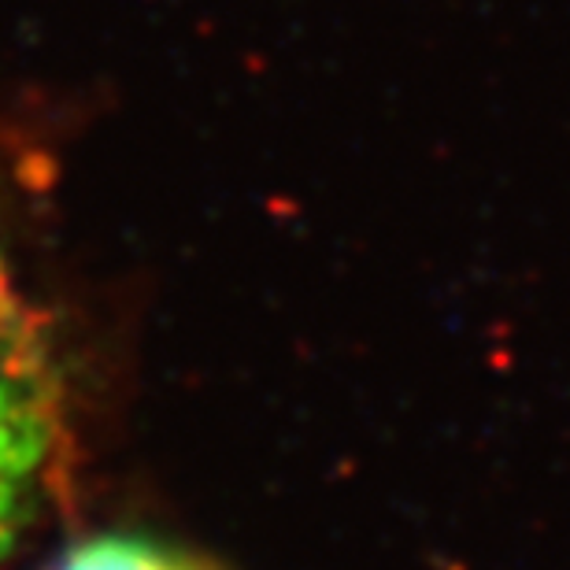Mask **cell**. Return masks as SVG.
I'll use <instances>...</instances> for the list:
<instances>
[{"label":"cell","mask_w":570,"mask_h":570,"mask_svg":"<svg viewBox=\"0 0 570 570\" xmlns=\"http://www.w3.org/2000/svg\"><path fill=\"white\" fill-rule=\"evenodd\" d=\"M60 570H204V567L148 541L100 538L67 556Z\"/></svg>","instance_id":"2"},{"label":"cell","mask_w":570,"mask_h":570,"mask_svg":"<svg viewBox=\"0 0 570 570\" xmlns=\"http://www.w3.org/2000/svg\"><path fill=\"white\" fill-rule=\"evenodd\" d=\"M60 374L27 296L0 264V560L27 527L60 449Z\"/></svg>","instance_id":"1"}]
</instances>
